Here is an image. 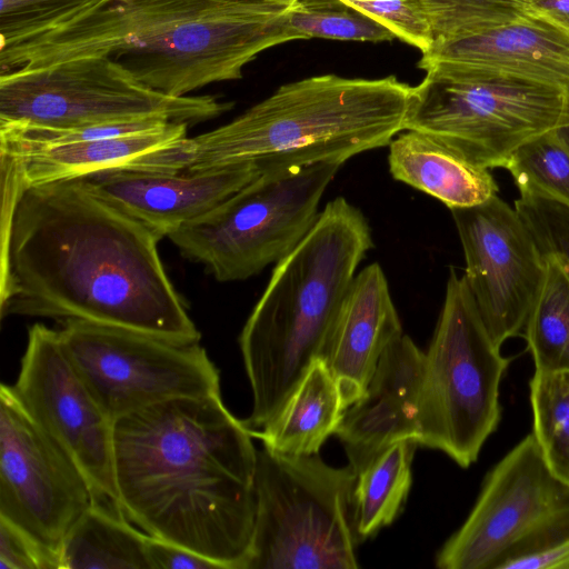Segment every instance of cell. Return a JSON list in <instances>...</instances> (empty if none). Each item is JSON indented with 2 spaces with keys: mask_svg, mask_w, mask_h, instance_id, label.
<instances>
[{
  "mask_svg": "<svg viewBox=\"0 0 569 569\" xmlns=\"http://www.w3.org/2000/svg\"><path fill=\"white\" fill-rule=\"evenodd\" d=\"M2 319L79 320L200 342L156 233L81 178L21 186L2 172Z\"/></svg>",
  "mask_w": 569,
  "mask_h": 569,
  "instance_id": "obj_1",
  "label": "cell"
},
{
  "mask_svg": "<svg viewBox=\"0 0 569 569\" xmlns=\"http://www.w3.org/2000/svg\"><path fill=\"white\" fill-rule=\"evenodd\" d=\"M221 395L159 402L113 422L118 501L143 532L246 569L257 450Z\"/></svg>",
  "mask_w": 569,
  "mask_h": 569,
  "instance_id": "obj_2",
  "label": "cell"
},
{
  "mask_svg": "<svg viewBox=\"0 0 569 569\" xmlns=\"http://www.w3.org/2000/svg\"><path fill=\"white\" fill-rule=\"evenodd\" d=\"M287 0L109 1L16 48L26 67L106 56L158 92L184 97L238 80L262 51L295 40Z\"/></svg>",
  "mask_w": 569,
  "mask_h": 569,
  "instance_id": "obj_3",
  "label": "cell"
},
{
  "mask_svg": "<svg viewBox=\"0 0 569 569\" xmlns=\"http://www.w3.org/2000/svg\"><path fill=\"white\" fill-rule=\"evenodd\" d=\"M412 87L321 74L286 83L232 121L137 157L132 168L196 172L248 163L259 172L348 159L405 130Z\"/></svg>",
  "mask_w": 569,
  "mask_h": 569,
  "instance_id": "obj_4",
  "label": "cell"
},
{
  "mask_svg": "<svg viewBox=\"0 0 569 569\" xmlns=\"http://www.w3.org/2000/svg\"><path fill=\"white\" fill-rule=\"evenodd\" d=\"M372 247L362 211L337 197L298 246L276 263L239 336L252 392L251 413L243 420L249 430L266 426L309 366L322 359L343 298Z\"/></svg>",
  "mask_w": 569,
  "mask_h": 569,
  "instance_id": "obj_5",
  "label": "cell"
},
{
  "mask_svg": "<svg viewBox=\"0 0 569 569\" xmlns=\"http://www.w3.org/2000/svg\"><path fill=\"white\" fill-rule=\"evenodd\" d=\"M510 361L487 331L465 277L451 269L425 352L418 445L442 451L461 468L475 463L499 427L500 386Z\"/></svg>",
  "mask_w": 569,
  "mask_h": 569,
  "instance_id": "obj_6",
  "label": "cell"
},
{
  "mask_svg": "<svg viewBox=\"0 0 569 569\" xmlns=\"http://www.w3.org/2000/svg\"><path fill=\"white\" fill-rule=\"evenodd\" d=\"M357 473L319 457L257 450L254 526L246 569H355Z\"/></svg>",
  "mask_w": 569,
  "mask_h": 569,
  "instance_id": "obj_7",
  "label": "cell"
},
{
  "mask_svg": "<svg viewBox=\"0 0 569 569\" xmlns=\"http://www.w3.org/2000/svg\"><path fill=\"white\" fill-rule=\"evenodd\" d=\"M341 166L320 162L260 172L167 238L182 257L202 264L217 281L246 280L279 262L307 236Z\"/></svg>",
  "mask_w": 569,
  "mask_h": 569,
  "instance_id": "obj_8",
  "label": "cell"
},
{
  "mask_svg": "<svg viewBox=\"0 0 569 569\" xmlns=\"http://www.w3.org/2000/svg\"><path fill=\"white\" fill-rule=\"evenodd\" d=\"M232 108L213 96L172 97L139 82L106 56L0 74V127L69 130L162 119L188 126Z\"/></svg>",
  "mask_w": 569,
  "mask_h": 569,
  "instance_id": "obj_9",
  "label": "cell"
},
{
  "mask_svg": "<svg viewBox=\"0 0 569 569\" xmlns=\"http://www.w3.org/2000/svg\"><path fill=\"white\" fill-rule=\"evenodd\" d=\"M568 122L569 98L557 88L502 76L426 72L412 87L405 130L430 134L491 169Z\"/></svg>",
  "mask_w": 569,
  "mask_h": 569,
  "instance_id": "obj_10",
  "label": "cell"
},
{
  "mask_svg": "<svg viewBox=\"0 0 569 569\" xmlns=\"http://www.w3.org/2000/svg\"><path fill=\"white\" fill-rule=\"evenodd\" d=\"M61 325L70 360L112 422L167 400L221 395L219 370L200 342L79 320Z\"/></svg>",
  "mask_w": 569,
  "mask_h": 569,
  "instance_id": "obj_11",
  "label": "cell"
},
{
  "mask_svg": "<svg viewBox=\"0 0 569 569\" xmlns=\"http://www.w3.org/2000/svg\"><path fill=\"white\" fill-rule=\"evenodd\" d=\"M93 498L73 460L0 388V518L60 560L63 541ZM61 565V560H60Z\"/></svg>",
  "mask_w": 569,
  "mask_h": 569,
  "instance_id": "obj_12",
  "label": "cell"
},
{
  "mask_svg": "<svg viewBox=\"0 0 569 569\" xmlns=\"http://www.w3.org/2000/svg\"><path fill=\"white\" fill-rule=\"evenodd\" d=\"M9 388L29 418L79 467L93 496L118 500L113 422L70 360L59 330H28L17 380Z\"/></svg>",
  "mask_w": 569,
  "mask_h": 569,
  "instance_id": "obj_13",
  "label": "cell"
},
{
  "mask_svg": "<svg viewBox=\"0 0 569 569\" xmlns=\"http://www.w3.org/2000/svg\"><path fill=\"white\" fill-rule=\"evenodd\" d=\"M569 515V485L546 463L527 435L487 473L461 527L436 556L440 569H493L515 545Z\"/></svg>",
  "mask_w": 569,
  "mask_h": 569,
  "instance_id": "obj_14",
  "label": "cell"
},
{
  "mask_svg": "<svg viewBox=\"0 0 569 569\" xmlns=\"http://www.w3.org/2000/svg\"><path fill=\"white\" fill-rule=\"evenodd\" d=\"M466 261L463 274L493 342L521 336L545 278V258L516 210L497 196L450 210Z\"/></svg>",
  "mask_w": 569,
  "mask_h": 569,
  "instance_id": "obj_15",
  "label": "cell"
},
{
  "mask_svg": "<svg viewBox=\"0 0 569 569\" xmlns=\"http://www.w3.org/2000/svg\"><path fill=\"white\" fill-rule=\"evenodd\" d=\"M418 67L443 74L518 78L557 88L569 98V22L535 7L501 27L435 41Z\"/></svg>",
  "mask_w": 569,
  "mask_h": 569,
  "instance_id": "obj_16",
  "label": "cell"
},
{
  "mask_svg": "<svg viewBox=\"0 0 569 569\" xmlns=\"http://www.w3.org/2000/svg\"><path fill=\"white\" fill-rule=\"evenodd\" d=\"M259 173L248 163L196 172L117 167L81 179L104 201L162 239L214 209Z\"/></svg>",
  "mask_w": 569,
  "mask_h": 569,
  "instance_id": "obj_17",
  "label": "cell"
},
{
  "mask_svg": "<svg viewBox=\"0 0 569 569\" xmlns=\"http://www.w3.org/2000/svg\"><path fill=\"white\" fill-rule=\"evenodd\" d=\"M425 352L402 333L382 353L365 395L342 416L336 432L356 473L379 452L419 437V395Z\"/></svg>",
  "mask_w": 569,
  "mask_h": 569,
  "instance_id": "obj_18",
  "label": "cell"
},
{
  "mask_svg": "<svg viewBox=\"0 0 569 569\" xmlns=\"http://www.w3.org/2000/svg\"><path fill=\"white\" fill-rule=\"evenodd\" d=\"M402 333L386 274L373 262L353 278L322 356L345 410L365 395L382 353Z\"/></svg>",
  "mask_w": 569,
  "mask_h": 569,
  "instance_id": "obj_19",
  "label": "cell"
},
{
  "mask_svg": "<svg viewBox=\"0 0 569 569\" xmlns=\"http://www.w3.org/2000/svg\"><path fill=\"white\" fill-rule=\"evenodd\" d=\"M188 124L167 122L120 137L56 146L0 143L2 172L21 186L81 178L127 164L132 159L187 137Z\"/></svg>",
  "mask_w": 569,
  "mask_h": 569,
  "instance_id": "obj_20",
  "label": "cell"
},
{
  "mask_svg": "<svg viewBox=\"0 0 569 569\" xmlns=\"http://www.w3.org/2000/svg\"><path fill=\"white\" fill-rule=\"evenodd\" d=\"M403 131L389 143L393 179L436 198L450 210L497 196L498 186L489 169L470 162L430 134Z\"/></svg>",
  "mask_w": 569,
  "mask_h": 569,
  "instance_id": "obj_21",
  "label": "cell"
},
{
  "mask_svg": "<svg viewBox=\"0 0 569 569\" xmlns=\"http://www.w3.org/2000/svg\"><path fill=\"white\" fill-rule=\"evenodd\" d=\"M343 412L337 382L326 361L318 358L277 415L250 433L272 451L289 456L313 455L336 435Z\"/></svg>",
  "mask_w": 569,
  "mask_h": 569,
  "instance_id": "obj_22",
  "label": "cell"
},
{
  "mask_svg": "<svg viewBox=\"0 0 569 569\" xmlns=\"http://www.w3.org/2000/svg\"><path fill=\"white\" fill-rule=\"evenodd\" d=\"M148 537L127 518L118 500L93 496L63 541L61 569H150Z\"/></svg>",
  "mask_w": 569,
  "mask_h": 569,
  "instance_id": "obj_23",
  "label": "cell"
},
{
  "mask_svg": "<svg viewBox=\"0 0 569 569\" xmlns=\"http://www.w3.org/2000/svg\"><path fill=\"white\" fill-rule=\"evenodd\" d=\"M418 446L415 439L397 441L357 473L353 523L359 541L375 536L400 513L412 483L411 465Z\"/></svg>",
  "mask_w": 569,
  "mask_h": 569,
  "instance_id": "obj_24",
  "label": "cell"
},
{
  "mask_svg": "<svg viewBox=\"0 0 569 569\" xmlns=\"http://www.w3.org/2000/svg\"><path fill=\"white\" fill-rule=\"evenodd\" d=\"M543 258L545 278L522 336L535 371H569V276L555 258Z\"/></svg>",
  "mask_w": 569,
  "mask_h": 569,
  "instance_id": "obj_25",
  "label": "cell"
},
{
  "mask_svg": "<svg viewBox=\"0 0 569 569\" xmlns=\"http://www.w3.org/2000/svg\"><path fill=\"white\" fill-rule=\"evenodd\" d=\"M532 436L550 470L569 485V371H535L529 381Z\"/></svg>",
  "mask_w": 569,
  "mask_h": 569,
  "instance_id": "obj_26",
  "label": "cell"
},
{
  "mask_svg": "<svg viewBox=\"0 0 569 569\" xmlns=\"http://www.w3.org/2000/svg\"><path fill=\"white\" fill-rule=\"evenodd\" d=\"M503 168L520 197L543 198L569 208V147L558 129L523 143Z\"/></svg>",
  "mask_w": 569,
  "mask_h": 569,
  "instance_id": "obj_27",
  "label": "cell"
},
{
  "mask_svg": "<svg viewBox=\"0 0 569 569\" xmlns=\"http://www.w3.org/2000/svg\"><path fill=\"white\" fill-rule=\"evenodd\" d=\"M288 27L295 40L381 42L396 39L387 27L342 0H297L288 12Z\"/></svg>",
  "mask_w": 569,
  "mask_h": 569,
  "instance_id": "obj_28",
  "label": "cell"
},
{
  "mask_svg": "<svg viewBox=\"0 0 569 569\" xmlns=\"http://www.w3.org/2000/svg\"><path fill=\"white\" fill-rule=\"evenodd\" d=\"M111 0H0V50L54 32Z\"/></svg>",
  "mask_w": 569,
  "mask_h": 569,
  "instance_id": "obj_29",
  "label": "cell"
},
{
  "mask_svg": "<svg viewBox=\"0 0 569 569\" xmlns=\"http://www.w3.org/2000/svg\"><path fill=\"white\" fill-rule=\"evenodd\" d=\"M421 1L435 41L456 40L485 32L510 23L535 8V0Z\"/></svg>",
  "mask_w": 569,
  "mask_h": 569,
  "instance_id": "obj_30",
  "label": "cell"
},
{
  "mask_svg": "<svg viewBox=\"0 0 569 569\" xmlns=\"http://www.w3.org/2000/svg\"><path fill=\"white\" fill-rule=\"evenodd\" d=\"M493 569H569V515L542 526L515 545Z\"/></svg>",
  "mask_w": 569,
  "mask_h": 569,
  "instance_id": "obj_31",
  "label": "cell"
},
{
  "mask_svg": "<svg viewBox=\"0 0 569 569\" xmlns=\"http://www.w3.org/2000/svg\"><path fill=\"white\" fill-rule=\"evenodd\" d=\"M515 208L543 256L555 258L569 276V208L536 197H520Z\"/></svg>",
  "mask_w": 569,
  "mask_h": 569,
  "instance_id": "obj_32",
  "label": "cell"
},
{
  "mask_svg": "<svg viewBox=\"0 0 569 569\" xmlns=\"http://www.w3.org/2000/svg\"><path fill=\"white\" fill-rule=\"evenodd\" d=\"M380 22L396 38L428 51L435 38L426 8L421 0H342Z\"/></svg>",
  "mask_w": 569,
  "mask_h": 569,
  "instance_id": "obj_33",
  "label": "cell"
},
{
  "mask_svg": "<svg viewBox=\"0 0 569 569\" xmlns=\"http://www.w3.org/2000/svg\"><path fill=\"white\" fill-rule=\"evenodd\" d=\"M0 569H61L57 556L0 518Z\"/></svg>",
  "mask_w": 569,
  "mask_h": 569,
  "instance_id": "obj_34",
  "label": "cell"
},
{
  "mask_svg": "<svg viewBox=\"0 0 569 569\" xmlns=\"http://www.w3.org/2000/svg\"><path fill=\"white\" fill-rule=\"evenodd\" d=\"M147 553L150 569H222L199 553L150 535Z\"/></svg>",
  "mask_w": 569,
  "mask_h": 569,
  "instance_id": "obj_35",
  "label": "cell"
},
{
  "mask_svg": "<svg viewBox=\"0 0 569 569\" xmlns=\"http://www.w3.org/2000/svg\"><path fill=\"white\" fill-rule=\"evenodd\" d=\"M535 7L569 22V0H535Z\"/></svg>",
  "mask_w": 569,
  "mask_h": 569,
  "instance_id": "obj_36",
  "label": "cell"
},
{
  "mask_svg": "<svg viewBox=\"0 0 569 569\" xmlns=\"http://www.w3.org/2000/svg\"><path fill=\"white\" fill-rule=\"evenodd\" d=\"M558 133L569 147V122L563 127L559 128Z\"/></svg>",
  "mask_w": 569,
  "mask_h": 569,
  "instance_id": "obj_37",
  "label": "cell"
},
{
  "mask_svg": "<svg viewBox=\"0 0 569 569\" xmlns=\"http://www.w3.org/2000/svg\"><path fill=\"white\" fill-rule=\"evenodd\" d=\"M116 1H127V0H116ZM287 1L296 2L297 0H287Z\"/></svg>",
  "mask_w": 569,
  "mask_h": 569,
  "instance_id": "obj_38",
  "label": "cell"
}]
</instances>
